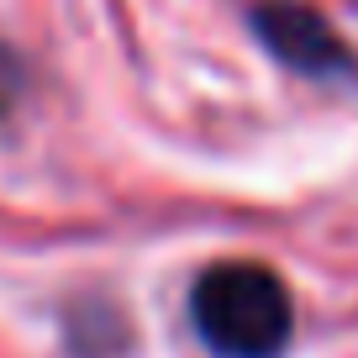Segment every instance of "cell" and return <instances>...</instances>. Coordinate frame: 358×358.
I'll use <instances>...</instances> for the list:
<instances>
[{"mask_svg": "<svg viewBox=\"0 0 358 358\" xmlns=\"http://www.w3.org/2000/svg\"><path fill=\"white\" fill-rule=\"evenodd\" d=\"M190 316L216 358H280L295 332V306L285 280L248 258L206 268L190 290Z\"/></svg>", "mask_w": 358, "mask_h": 358, "instance_id": "6da1fadb", "label": "cell"}, {"mask_svg": "<svg viewBox=\"0 0 358 358\" xmlns=\"http://www.w3.org/2000/svg\"><path fill=\"white\" fill-rule=\"evenodd\" d=\"M253 27L268 53L280 64H290L295 74H311V79H353L358 74L353 48L327 27L322 11H311L301 0H264V6H253Z\"/></svg>", "mask_w": 358, "mask_h": 358, "instance_id": "7a4b0ae2", "label": "cell"}, {"mask_svg": "<svg viewBox=\"0 0 358 358\" xmlns=\"http://www.w3.org/2000/svg\"><path fill=\"white\" fill-rule=\"evenodd\" d=\"M22 90H27V69L11 48H0V122H11V111L22 106Z\"/></svg>", "mask_w": 358, "mask_h": 358, "instance_id": "3957f363", "label": "cell"}]
</instances>
